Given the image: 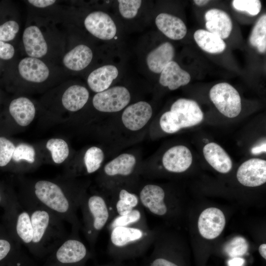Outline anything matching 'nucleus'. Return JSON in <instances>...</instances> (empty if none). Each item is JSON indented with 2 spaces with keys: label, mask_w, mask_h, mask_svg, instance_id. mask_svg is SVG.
<instances>
[{
  "label": "nucleus",
  "mask_w": 266,
  "mask_h": 266,
  "mask_svg": "<svg viewBox=\"0 0 266 266\" xmlns=\"http://www.w3.org/2000/svg\"><path fill=\"white\" fill-rule=\"evenodd\" d=\"M85 195L57 182L39 180L29 186L24 198L45 208L71 226V233L79 235L81 224L77 216L81 200Z\"/></svg>",
  "instance_id": "nucleus-1"
},
{
  "label": "nucleus",
  "mask_w": 266,
  "mask_h": 266,
  "mask_svg": "<svg viewBox=\"0 0 266 266\" xmlns=\"http://www.w3.org/2000/svg\"><path fill=\"white\" fill-rule=\"evenodd\" d=\"M28 210L33 229L30 250L42 253L53 251L68 235L63 221L45 208L27 199L19 200Z\"/></svg>",
  "instance_id": "nucleus-2"
},
{
  "label": "nucleus",
  "mask_w": 266,
  "mask_h": 266,
  "mask_svg": "<svg viewBox=\"0 0 266 266\" xmlns=\"http://www.w3.org/2000/svg\"><path fill=\"white\" fill-rule=\"evenodd\" d=\"M79 208L82 214L81 229L89 244L94 247L100 232L114 217L109 200L99 194L84 195Z\"/></svg>",
  "instance_id": "nucleus-3"
},
{
  "label": "nucleus",
  "mask_w": 266,
  "mask_h": 266,
  "mask_svg": "<svg viewBox=\"0 0 266 266\" xmlns=\"http://www.w3.org/2000/svg\"><path fill=\"white\" fill-rule=\"evenodd\" d=\"M109 232L108 248L113 252H141L151 243L152 237L146 223L116 227Z\"/></svg>",
  "instance_id": "nucleus-4"
},
{
  "label": "nucleus",
  "mask_w": 266,
  "mask_h": 266,
  "mask_svg": "<svg viewBox=\"0 0 266 266\" xmlns=\"http://www.w3.org/2000/svg\"><path fill=\"white\" fill-rule=\"evenodd\" d=\"M203 119V113L197 102L182 98L172 104L170 111L162 115L160 125L164 132L173 133L182 128L197 125Z\"/></svg>",
  "instance_id": "nucleus-5"
},
{
  "label": "nucleus",
  "mask_w": 266,
  "mask_h": 266,
  "mask_svg": "<svg viewBox=\"0 0 266 266\" xmlns=\"http://www.w3.org/2000/svg\"><path fill=\"white\" fill-rule=\"evenodd\" d=\"M2 224L12 237L20 244L30 249L33 229L30 214L16 197L12 204L4 211Z\"/></svg>",
  "instance_id": "nucleus-6"
},
{
  "label": "nucleus",
  "mask_w": 266,
  "mask_h": 266,
  "mask_svg": "<svg viewBox=\"0 0 266 266\" xmlns=\"http://www.w3.org/2000/svg\"><path fill=\"white\" fill-rule=\"evenodd\" d=\"M209 97L217 109L224 116L234 118L240 113V95L230 84L223 82L215 85L210 90Z\"/></svg>",
  "instance_id": "nucleus-7"
},
{
  "label": "nucleus",
  "mask_w": 266,
  "mask_h": 266,
  "mask_svg": "<svg viewBox=\"0 0 266 266\" xmlns=\"http://www.w3.org/2000/svg\"><path fill=\"white\" fill-rule=\"evenodd\" d=\"M56 265L69 266L83 261L88 255V250L79 235L70 233L54 250Z\"/></svg>",
  "instance_id": "nucleus-8"
},
{
  "label": "nucleus",
  "mask_w": 266,
  "mask_h": 266,
  "mask_svg": "<svg viewBox=\"0 0 266 266\" xmlns=\"http://www.w3.org/2000/svg\"><path fill=\"white\" fill-rule=\"evenodd\" d=\"M129 90L121 86H114L97 93L93 98V104L99 111L116 112L125 108L130 102Z\"/></svg>",
  "instance_id": "nucleus-9"
},
{
  "label": "nucleus",
  "mask_w": 266,
  "mask_h": 266,
  "mask_svg": "<svg viewBox=\"0 0 266 266\" xmlns=\"http://www.w3.org/2000/svg\"><path fill=\"white\" fill-rule=\"evenodd\" d=\"M86 30L94 36L104 40L113 38L117 33L116 24L106 13L94 11L87 15L84 20Z\"/></svg>",
  "instance_id": "nucleus-10"
},
{
  "label": "nucleus",
  "mask_w": 266,
  "mask_h": 266,
  "mask_svg": "<svg viewBox=\"0 0 266 266\" xmlns=\"http://www.w3.org/2000/svg\"><path fill=\"white\" fill-rule=\"evenodd\" d=\"M236 177L242 185L257 187L266 182V161L252 158L242 163L238 167Z\"/></svg>",
  "instance_id": "nucleus-11"
},
{
  "label": "nucleus",
  "mask_w": 266,
  "mask_h": 266,
  "mask_svg": "<svg viewBox=\"0 0 266 266\" xmlns=\"http://www.w3.org/2000/svg\"><path fill=\"white\" fill-rule=\"evenodd\" d=\"M226 219L223 212L215 207L207 208L200 214L198 229L201 235L208 239L218 237L223 231Z\"/></svg>",
  "instance_id": "nucleus-12"
},
{
  "label": "nucleus",
  "mask_w": 266,
  "mask_h": 266,
  "mask_svg": "<svg viewBox=\"0 0 266 266\" xmlns=\"http://www.w3.org/2000/svg\"><path fill=\"white\" fill-rule=\"evenodd\" d=\"M166 193L161 186L152 184L144 186L139 191L138 197L143 208L153 214L164 216L167 209L164 203Z\"/></svg>",
  "instance_id": "nucleus-13"
},
{
  "label": "nucleus",
  "mask_w": 266,
  "mask_h": 266,
  "mask_svg": "<svg viewBox=\"0 0 266 266\" xmlns=\"http://www.w3.org/2000/svg\"><path fill=\"white\" fill-rule=\"evenodd\" d=\"M152 108L149 103L139 101L128 106L123 112L122 122L128 129L136 131L142 129L152 115Z\"/></svg>",
  "instance_id": "nucleus-14"
},
{
  "label": "nucleus",
  "mask_w": 266,
  "mask_h": 266,
  "mask_svg": "<svg viewBox=\"0 0 266 266\" xmlns=\"http://www.w3.org/2000/svg\"><path fill=\"white\" fill-rule=\"evenodd\" d=\"M192 161L190 150L183 145H176L169 148L165 153L162 158L165 168L174 173L186 170L191 165Z\"/></svg>",
  "instance_id": "nucleus-15"
},
{
  "label": "nucleus",
  "mask_w": 266,
  "mask_h": 266,
  "mask_svg": "<svg viewBox=\"0 0 266 266\" xmlns=\"http://www.w3.org/2000/svg\"><path fill=\"white\" fill-rule=\"evenodd\" d=\"M204 17L205 27L208 32L222 39L230 36L233 24L230 17L226 12L216 8L211 9L205 13Z\"/></svg>",
  "instance_id": "nucleus-16"
},
{
  "label": "nucleus",
  "mask_w": 266,
  "mask_h": 266,
  "mask_svg": "<svg viewBox=\"0 0 266 266\" xmlns=\"http://www.w3.org/2000/svg\"><path fill=\"white\" fill-rule=\"evenodd\" d=\"M18 69L22 78L32 82H42L49 75L47 66L35 58L27 57L22 59L19 64Z\"/></svg>",
  "instance_id": "nucleus-17"
},
{
  "label": "nucleus",
  "mask_w": 266,
  "mask_h": 266,
  "mask_svg": "<svg viewBox=\"0 0 266 266\" xmlns=\"http://www.w3.org/2000/svg\"><path fill=\"white\" fill-rule=\"evenodd\" d=\"M23 41L25 51L30 57L41 58L47 52L46 42L41 32L36 26H31L25 30Z\"/></svg>",
  "instance_id": "nucleus-18"
},
{
  "label": "nucleus",
  "mask_w": 266,
  "mask_h": 266,
  "mask_svg": "<svg viewBox=\"0 0 266 266\" xmlns=\"http://www.w3.org/2000/svg\"><path fill=\"white\" fill-rule=\"evenodd\" d=\"M158 29L167 37L173 40H180L186 35L187 28L179 18L174 15L162 13L155 19Z\"/></svg>",
  "instance_id": "nucleus-19"
},
{
  "label": "nucleus",
  "mask_w": 266,
  "mask_h": 266,
  "mask_svg": "<svg viewBox=\"0 0 266 266\" xmlns=\"http://www.w3.org/2000/svg\"><path fill=\"white\" fill-rule=\"evenodd\" d=\"M190 80V74L181 68L176 62L172 61L161 72L159 83L170 90H175L188 84Z\"/></svg>",
  "instance_id": "nucleus-20"
},
{
  "label": "nucleus",
  "mask_w": 266,
  "mask_h": 266,
  "mask_svg": "<svg viewBox=\"0 0 266 266\" xmlns=\"http://www.w3.org/2000/svg\"><path fill=\"white\" fill-rule=\"evenodd\" d=\"M203 153L208 163L217 171L227 173L231 170L232 160L219 144L214 142L206 144L203 148Z\"/></svg>",
  "instance_id": "nucleus-21"
},
{
  "label": "nucleus",
  "mask_w": 266,
  "mask_h": 266,
  "mask_svg": "<svg viewBox=\"0 0 266 266\" xmlns=\"http://www.w3.org/2000/svg\"><path fill=\"white\" fill-rule=\"evenodd\" d=\"M118 68L107 65L93 70L88 76L87 83L94 92L99 93L107 90L118 75Z\"/></svg>",
  "instance_id": "nucleus-22"
},
{
  "label": "nucleus",
  "mask_w": 266,
  "mask_h": 266,
  "mask_svg": "<svg viewBox=\"0 0 266 266\" xmlns=\"http://www.w3.org/2000/svg\"><path fill=\"white\" fill-rule=\"evenodd\" d=\"M174 56V48L168 42H164L151 51L147 55L146 63L149 69L156 73L162 72Z\"/></svg>",
  "instance_id": "nucleus-23"
},
{
  "label": "nucleus",
  "mask_w": 266,
  "mask_h": 266,
  "mask_svg": "<svg viewBox=\"0 0 266 266\" xmlns=\"http://www.w3.org/2000/svg\"><path fill=\"white\" fill-rule=\"evenodd\" d=\"M9 111L16 123L21 127L29 125L35 115L33 103L26 97H19L12 100L9 104Z\"/></svg>",
  "instance_id": "nucleus-24"
},
{
  "label": "nucleus",
  "mask_w": 266,
  "mask_h": 266,
  "mask_svg": "<svg viewBox=\"0 0 266 266\" xmlns=\"http://www.w3.org/2000/svg\"><path fill=\"white\" fill-rule=\"evenodd\" d=\"M113 197L109 202L114 217L125 215L141 205L138 196L125 188H121Z\"/></svg>",
  "instance_id": "nucleus-25"
},
{
  "label": "nucleus",
  "mask_w": 266,
  "mask_h": 266,
  "mask_svg": "<svg viewBox=\"0 0 266 266\" xmlns=\"http://www.w3.org/2000/svg\"><path fill=\"white\" fill-rule=\"evenodd\" d=\"M136 159L130 154L124 153L120 155L108 163L104 166L103 171L108 177H129L133 173Z\"/></svg>",
  "instance_id": "nucleus-26"
},
{
  "label": "nucleus",
  "mask_w": 266,
  "mask_h": 266,
  "mask_svg": "<svg viewBox=\"0 0 266 266\" xmlns=\"http://www.w3.org/2000/svg\"><path fill=\"white\" fill-rule=\"evenodd\" d=\"M93 58L92 50L87 45L80 44L66 53L63 58V63L67 68L79 71L86 68Z\"/></svg>",
  "instance_id": "nucleus-27"
},
{
  "label": "nucleus",
  "mask_w": 266,
  "mask_h": 266,
  "mask_svg": "<svg viewBox=\"0 0 266 266\" xmlns=\"http://www.w3.org/2000/svg\"><path fill=\"white\" fill-rule=\"evenodd\" d=\"M89 97V91L85 87L74 85L68 87L64 93L62 102L66 110L75 112L83 107Z\"/></svg>",
  "instance_id": "nucleus-28"
},
{
  "label": "nucleus",
  "mask_w": 266,
  "mask_h": 266,
  "mask_svg": "<svg viewBox=\"0 0 266 266\" xmlns=\"http://www.w3.org/2000/svg\"><path fill=\"white\" fill-rule=\"evenodd\" d=\"M194 37L199 46L208 53H220L226 48V43L223 39L208 31L198 30L195 32Z\"/></svg>",
  "instance_id": "nucleus-29"
},
{
  "label": "nucleus",
  "mask_w": 266,
  "mask_h": 266,
  "mask_svg": "<svg viewBox=\"0 0 266 266\" xmlns=\"http://www.w3.org/2000/svg\"><path fill=\"white\" fill-rule=\"evenodd\" d=\"M145 223H146L145 215L143 207L140 205L125 215L114 217L108 223L106 228L109 231L116 227L131 226Z\"/></svg>",
  "instance_id": "nucleus-30"
},
{
  "label": "nucleus",
  "mask_w": 266,
  "mask_h": 266,
  "mask_svg": "<svg viewBox=\"0 0 266 266\" xmlns=\"http://www.w3.org/2000/svg\"><path fill=\"white\" fill-rule=\"evenodd\" d=\"M20 246L3 224L0 223V262L16 253Z\"/></svg>",
  "instance_id": "nucleus-31"
},
{
  "label": "nucleus",
  "mask_w": 266,
  "mask_h": 266,
  "mask_svg": "<svg viewBox=\"0 0 266 266\" xmlns=\"http://www.w3.org/2000/svg\"><path fill=\"white\" fill-rule=\"evenodd\" d=\"M251 45L261 53L266 50V15H263L254 26L249 37Z\"/></svg>",
  "instance_id": "nucleus-32"
},
{
  "label": "nucleus",
  "mask_w": 266,
  "mask_h": 266,
  "mask_svg": "<svg viewBox=\"0 0 266 266\" xmlns=\"http://www.w3.org/2000/svg\"><path fill=\"white\" fill-rule=\"evenodd\" d=\"M46 148L51 152L53 162L63 163L69 155V147L66 142L61 138H51L46 142Z\"/></svg>",
  "instance_id": "nucleus-33"
},
{
  "label": "nucleus",
  "mask_w": 266,
  "mask_h": 266,
  "mask_svg": "<svg viewBox=\"0 0 266 266\" xmlns=\"http://www.w3.org/2000/svg\"><path fill=\"white\" fill-rule=\"evenodd\" d=\"M104 157L102 150L97 147L89 148L84 157L86 171L91 174L96 172L100 167Z\"/></svg>",
  "instance_id": "nucleus-34"
},
{
  "label": "nucleus",
  "mask_w": 266,
  "mask_h": 266,
  "mask_svg": "<svg viewBox=\"0 0 266 266\" xmlns=\"http://www.w3.org/2000/svg\"><path fill=\"white\" fill-rule=\"evenodd\" d=\"M248 249V243L243 237L236 236L230 241L224 247L225 253L230 257H240L244 255Z\"/></svg>",
  "instance_id": "nucleus-35"
},
{
  "label": "nucleus",
  "mask_w": 266,
  "mask_h": 266,
  "mask_svg": "<svg viewBox=\"0 0 266 266\" xmlns=\"http://www.w3.org/2000/svg\"><path fill=\"white\" fill-rule=\"evenodd\" d=\"M35 156V150L32 146L26 143H20L15 147L12 159L15 162L24 160L30 164H33Z\"/></svg>",
  "instance_id": "nucleus-36"
},
{
  "label": "nucleus",
  "mask_w": 266,
  "mask_h": 266,
  "mask_svg": "<svg viewBox=\"0 0 266 266\" xmlns=\"http://www.w3.org/2000/svg\"><path fill=\"white\" fill-rule=\"evenodd\" d=\"M117 1L120 14L124 18L128 19L136 16L142 3L140 0H118Z\"/></svg>",
  "instance_id": "nucleus-37"
},
{
  "label": "nucleus",
  "mask_w": 266,
  "mask_h": 266,
  "mask_svg": "<svg viewBox=\"0 0 266 266\" xmlns=\"http://www.w3.org/2000/svg\"><path fill=\"white\" fill-rule=\"evenodd\" d=\"M15 148L12 141L3 136L0 137V167L5 166L9 164Z\"/></svg>",
  "instance_id": "nucleus-38"
},
{
  "label": "nucleus",
  "mask_w": 266,
  "mask_h": 266,
  "mask_svg": "<svg viewBox=\"0 0 266 266\" xmlns=\"http://www.w3.org/2000/svg\"><path fill=\"white\" fill-rule=\"evenodd\" d=\"M233 5L236 10L246 11L252 16L257 15L262 7L261 2L259 0H233Z\"/></svg>",
  "instance_id": "nucleus-39"
},
{
  "label": "nucleus",
  "mask_w": 266,
  "mask_h": 266,
  "mask_svg": "<svg viewBox=\"0 0 266 266\" xmlns=\"http://www.w3.org/2000/svg\"><path fill=\"white\" fill-rule=\"evenodd\" d=\"M19 30L18 24L15 21L6 22L0 26V41H8L13 39Z\"/></svg>",
  "instance_id": "nucleus-40"
},
{
  "label": "nucleus",
  "mask_w": 266,
  "mask_h": 266,
  "mask_svg": "<svg viewBox=\"0 0 266 266\" xmlns=\"http://www.w3.org/2000/svg\"><path fill=\"white\" fill-rule=\"evenodd\" d=\"M14 55L13 46L5 42L0 41V58L3 60H9Z\"/></svg>",
  "instance_id": "nucleus-41"
},
{
  "label": "nucleus",
  "mask_w": 266,
  "mask_h": 266,
  "mask_svg": "<svg viewBox=\"0 0 266 266\" xmlns=\"http://www.w3.org/2000/svg\"><path fill=\"white\" fill-rule=\"evenodd\" d=\"M16 197L10 192H5L0 187V207L6 210L12 204Z\"/></svg>",
  "instance_id": "nucleus-42"
},
{
  "label": "nucleus",
  "mask_w": 266,
  "mask_h": 266,
  "mask_svg": "<svg viewBox=\"0 0 266 266\" xmlns=\"http://www.w3.org/2000/svg\"><path fill=\"white\" fill-rule=\"evenodd\" d=\"M149 266H178L176 264L163 258L154 260Z\"/></svg>",
  "instance_id": "nucleus-43"
},
{
  "label": "nucleus",
  "mask_w": 266,
  "mask_h": 266,
  "mask_svg": "<svg viewBox=\"0 0 266 266\" xmlns=\"http://www.w3.org/2000/svg\"><path fill=\"white\" fill-rule=\"evenodd\" d=\"M28 1L33 5L39 8H44L52 5L56 2L54 0H29Z\"/></svg>",
  "instance_id": "nucleus-44"
},
{
  "label": "nucleus",
  "mask_w": 266,
  "mask_h": 266,
  "mask_svg": "<svg viewBox=\"0 0 266 266\" xmlns=\"http://www.w3.org/2000/svg\"><path fill=\"white\" fill-rule=\"evenodd\" d=\"M245 263V260L241 257H234L228 262V266H242Z\"/></svg>",
  "instance_id": "nucleus-45"
},
{
  "label": "nucleus",
  "mask_w": 266,
  "mask_h": 266,
  "mask_svg": "<svg viewBox=\"0 0 266 266\" xmlns=\"http://www.w3.org/2000/svg\"><path fill=\"white\" fill-rule=\"evenodd\" d=\"M266 142L265 141L262 144L253 147L251 149V152L254 155L259 154L263 152H266Z\"/></svg>",
  "instance_id": "nucleus-46"
},
{
  "label": "nucleus",
  "mask_w": 266,
  "mask_h": 266,
  "mask_svg": "<svg viewBox=\"0 0 266 266\" xmlns=\"http://www.w3.org/2000/svg\"><path fill=\"white\" fill-rule=\"evenodd\" d=\"M259 251L261 255L265 259H266V244H262L259 246Z\"/></svg>",
  "instance_id": "nucleus-47"
},
{
  "label": "nucleus",
  "mask_w": 266,
  "mask_h": 266,
  "mask_svg": "<svg viewBox=\"0 0 266 266\" xmlns=\"http://www.w3.org/2000/svg\"><path fill=\"white\" fill-rule=\"evenodd\" d=\"M210 1L208 0H194V2L199 6H203L208 3Z\"/></svg>",
  "instance_id": "nucleus-48"
}]
</instances>
